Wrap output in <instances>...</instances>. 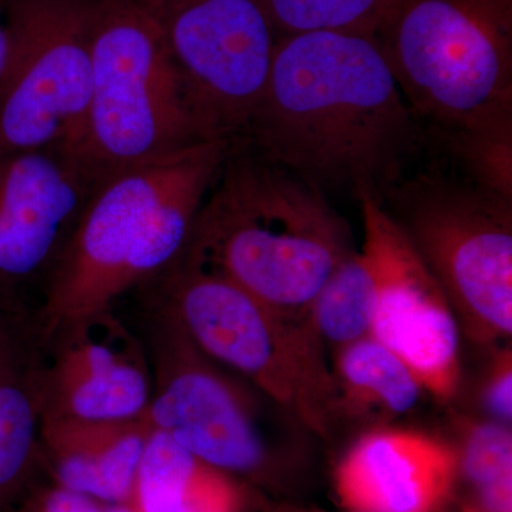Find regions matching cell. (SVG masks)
<instances>
[{"label":"cell","mask_w":512,"mask_h":512,"mask_svg":"<svg viewBox=\"0 0 512 512\" xmlns=\"http://www.w3.org/2000/svg\"><path fill=\"white\" fill-rule=\"evenodd\" d=\"M151 434L147 420L99 423L42 417L40 447L57 487L100 503L123 504L133 501Z\"/></svg>","instance_id":"cell-15"},{"label":"cell","mask_w":512,"mask_h":512,"mask_svg":"<svg viewBox=\"0 0 512 512\" xmlns=\"http://www.w3.org/2000/svg\"><path fill=\"white\" fill-rule=\"evenodd\" d=\"M373 37L448 157L512 143V0H390Z\"/></svg>","instance_id":"cell-4"},{"label":"cell","mask_w":512,"mask_h":512,"mask_svg":"<svg viewBox=\"0 0 512 512\" xmlns=\"http://www.w3.org/2000/svg\"><path fill=\"white\" fill-rule=\"evenodd\" d=\"M153 20L198 106L239 140L264 92L276 36L254 0H133Z\"/></svg>","instance_id":"cell-9"},{"label":"cell","mask_w":512,"mask_h":512,"mask_svg":"<svg viewBox=\"0 0 512 512\" xmlns=\"http://www.w3.org/2000/svg\"><path fill=\"white\" fill-rule=\"evenodd\" d=\"M332 375L339 409L349 404L399 416L416 406L423 390L409 366L372 336L339 349Z\"/></svg>","instance_id":"cell-17"},{"label":"cell","mask_w":512,"mask_h":512,"mask_svg":"<svg viewBox=\"0 0 512 512\" xmlns=\"http://www.w3.org/2000/svg\"><path fill=\"white\" fill-rule=\"evenodd\" d=\"M426 134L375 37H279L264 92L239 141L328 194L380 201Z\"/></svg>","instance_id":"cell-1"},{"label":"cell","mask_w":512,"mask_h":512,"mask_svg":"<svg viewBox=\"0 0 512 512\" xmlns=\"http://www.w3.org/2000/svg\"><path fill=\"white\" fill-rule=\"evenodd\" d=\"M92 92L77 150L104 174L174 156L215 136L163 36L133 0H93Z\"/></svg>","instance_id":"cell-5"},{"label":"cell","mask_w":512,"mask_h":512,"mask_svg":"<svg viewBox=\"0 0 512 512\" xmlns=\"http://www.w3.org/2000/svg\"><path fill=\"white\" fill-rule=\"evenodd\" d=\"M137 512H237V487L164 434L153 431L133 495Z\"/></svg>","instance_id":"cell-16"},{"label":"cell","mask_w":512,"mask_h":512,"mask_svg":"<svg viewBox=\"0 0 512 512\" xmlns=\"http://www.w3.org/2000/svg\"><path fill=\"white\" fill-rule=\"evenodd\" d=\"M355 512H369V511H355Z\"/></svg>","instance_id":"cell-27"},{"label":"cell","mask_w":512,"mask_h":512,"mask_svg":"<svg viewBox=\"0 0 512 512\" xmlns=\"http://www.w3.org/2000/svg\"><path fill=\"white\" fill-rule=\"evenodd\" d=\"M103 512H137L133 503L104 504Z\"/></svg>","instance_id":"cell-26"},{"label":"cell","mask_w":512,"mask_h":512,"mask_svg":"<svg viewBox=\"0 0 512 512\" xmlns=\"http://www.w3.org/2000/svg\"><path fill=\"white\" fill-rule=\"evenodd\" d=\"M104 504L86 495L56 487L37 501L33 512H103Z\"/></svg>","instance_id":"cell-24"},{"label":"cell","mask_w":512,"mask_h":512,"mask_svg":"<svg viewBox=\"0 0 512 512\" xmlns=\"http://www.w3.org/2000/svg\"><path fill=\"white\" fill-rule=\"evenodd\" d=\"M109 175L72 147L0 153V308L43 291L90 198Z\"/></svg>","instance_id":"cell-11"},{"label":"cell","mask_w":512,"mask_h":512,"mask_svg":"<svg viewBox=\"0 0 512 512\" xmlns=\"http://www.w3.org/2000/svg\"><path fill=\"white\" fill-rule=\"evenodd\" d=\"M10 55L0 77V153L79 148L92 92L93 0H0Z\"/></svg>","instance_id":"cell-8"},{"label":"cell","mask_w":512,"mask_h":512,"mask_svg":"<svg viewBox=\"0 0 512 512\" xmlns=\"http://www.w3.org/2000/svg\"><path fill=\"white\" fill-rule=\"evenodd\" d=\"M276 39L311 32L373 36L390 0H254Z\"/></svg>","instance_id":"cell-20"},{"label":"cell","mask_w":512,"mask_h":512,"mask_svg":"<svg viewBox=\"0 0 512 512\" xmlns=\"http://www.w3.org/2000/svg\"><path fill=\"white\" fill-rule=\"evenodd\" d=\"M19 313L0 308V379L13 369L28 362L22 340L13 325Z\"/></svg>","instance_id":"cell-23"},{"label":"cell","mask_w":512,"mask_h":512,"mask_svg":"<svg viewBox=\"0 0 512 512\" xmlns=\"http://www.w3.org/2000/svg\"><path fill=\"white\" fill-rule=\"evenodd\" d=\"M154 319L153 396L146 417L151 430L222 473L262 471L268 447L247 396L167 312L158 308Z\"/></svg>","instance_id":"cell-10"},{"label":"cell","mask_w":512,"mask_h":512,"mask_svg":"<svg viewBox=\"0 0 512 512\" xmlns=\"http://www.w3.org/2000/svg\"><path fill=\"white\" fill-rule=\"evenodd\" d=\"M143 286L212 362L247 377L312 433L329 436L338 393L313 323L285 318L180 258Z\"/></svg>","instance_id":"cell-6"},{"label":"cell","mask_w":512,"mask_h":512,"mask_svg":"<svg viewBox=\"0 0 512 512\" xmlns=\"http://www.w3.org/2000/svg\"><path fill=\"white\" fill-rule=\"evenodd\" d=\"M458 467L481 512H512V436L501 423H468Z\"/></svg>","instance_id":"cell-21"},{"label":"cell","mask_w":512,"mask_h":512,"mask_svg":"<svg viewBox=\"0 0 512 512\" xmlns=\"http://www.w3.org/2000/svg\"><path fill=\"white\" fill-rule=\"evenodd\" d=\"M443 289L458 328L481 345L512 335V198L464 174L421 171L382 200Z\"/></svg>","instance_id":"cell-7"},{"label":"cell","mask_w":512,"mask_h":512,"mask_svg":"<svg viewBox=\"0 0 512 512\" xmlns=\"http://www.w3.org/2000/svg\"><path fill=\"white\" fill-rule=\"evenodd\" d=\"M10 55V35L8 25H6L5 12H3L2 2H0V77L5 72Z\"/></svg>","instance_id":"cell-25"},{"label":"cell","mask_w":512,"mask_h":512,"mask_svg":"<svg viewBox=\"0 0 512 512\" xmlns=\"http://www.w3.org/2000/svg\"><path fill=\"white\" fill-rule=\"evenodd\" d=\"M484 403L488 412L493 414L501 424L510 423L512 419V355L511 350H504L495 360L490 379L484 390Z\"/></svg>","instance_id":"cell-22"},{"label":"cell","mask_w":512,"mask_h":512,"mask_svg":"<svg viewBox=\"0 0 512 512\" xmlns=\"http://www.w3.org/2000/svg\"><path fill=\"white\" fill-rule=\"evenodd\" d=\"M232 141L211 140L109 175L90 198L43 291V339L109 311L181 255Z\"/></svg>","instance_id":"cell-3"},{"label":"cell","mask_w":512,"mask_h":512,"mask_svg":"<svg viewBox=\"0 0 512 512\" xmlns=\"http://www.w3.org/2000/svg\"><path fill=\"white\" fill-rule=\"evenodd\" d=\"M363 245L377 302L370 336L409 366L421 389L448 402L460 384V328L443 289L382 205L360 195Z\"/></svg>","instance_id":"cell-12"},{"label":"cell","mask_w":512,"mask_h":512,"mask_svg":"<svg viewBox=\"0 0 512 512\" xmlns=\"http://www.w3.org/2000/svg\"><path fill=\"white\" fill-rule=\"evenodd\" d=\"M355 252L325 192L232 141L178 258L228 279L285 318L313 323V302Z\"/></svg>","instance_id":"cell-2"},{"label":"cell","mask_w":512,"mask_h":512,"mask_svg":"<svg viewBox=\"0 0 512 512\" xmlns=\"http://www.w3.org/2000/svg\"><path fill=\"white\" fill-rule=\"evenodd\" d=\"M375 276L362 251L333 271L312 305L311 318L323 343L342 349L372 333L376 313Z\"/></svg>","instance_id":"cell-19"},{"label":"cell","mask_w":512,"mask_h":512,"mask_svg":"<svg viewBox=\"0 0 512 512\" xmlns=\"http://www.w3.org/2000/svg\"><path fill=\"white\" fill-rule=\"evenodd\" d=\"M53 345L37 366L42 417L99 423L146 420L153 396L147 350L109 311L73 320L43 339Z\"/></svg>","instance_id":"cell-13"},{"label":"cell","mask_w":512,"mask_h":512,"mask_svg":"<svg viewBox=\"0 0 512 512\" xmlns=\"http://www.w3.org/2000/svg\"><path fill=\"white\" fill-rule=\"evenodd\" d=\"M40 427L37 366L28 360L0 379V511L25 487L42 456Z\"/></svg>","instance_id":"cell-18"},{"label":"cell","mask_w":512,"mask_h":512,"mask_svg":"<svg viewBox=\"0 0 512 512\" xmlns=\"http://www.w3.org/2000/svg\"><path fill=\"white\" fill-rule=\"evenodd\" d=\"M458 453L412 430H377L350 448L336 471V491L353 511L433 512L447 500Z\"/></svg>","instance_id":"cell-14"}]
</instances>
